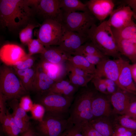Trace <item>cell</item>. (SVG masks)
I'll return each mask as SVG.
<instances>
[{"label":"cell","instance_id":"681fc988","mask_svg":"<svg viewBox=\"0 0 136 136\" xmlns=\"http://www.w3.org/2000/svg\"><path fill=\"white\" fill-rule=\"evenodd\" d=\"M22 136H37V135L30 127L28 130L23 134Z\"/></svg>","mask_w":136,"mask_h":136},{"label":"cell","instance_id":"5b68a950","mask_svg":"<svg viewBox=\"0 0 136 136\" xmlns=\"http://www.w3.org/2000/svg\"><path fill=\"white\" fill-rule=\"evenodd\" d=\"M96 19L89 11L63 12L61 23L65 29L87 37L88 31L95 24Z\"/></svg>","mask_w":136,"mask_h":136},{"label":"cell","instance_id":"f907efd6","mask_svg":"<svg viewBox=\"0 0 136 136\" xmlns=\"http://www.w3.org/2000/svg\"><path fill=\"white\" fill-rule=\"evenodd\" d=\"M131 68L133 80L136 83V63L131 65Z\"/></svg>","mask_w":136,"mask_h":136},{"label":"cell","instance_id":"7c38bea8","mask_svg":"<svg viewBox=\"0 0 136 136\" xmlns=\"http://www.w3.org/2000/svg\"><path fill=\"white\" fill-rule=\"evenodd\" d=\"M88 40L87 37L64 29L63 34L58 46L67 54L72 55Z\"/></svg>","mask_w":136,"mask_h":136},{"label":"cell","instance_id":"5bb4252c","mask_svg":"<svg viewBox=\"0 0 136 136\" xmlns=\"http://www.w3.org/2000/svg\"><path fill=\"white\" fill-rule=\"evenodd\" d=\"M134 14L129 6H121L113 10L107 21L112 28L120 29L126 25L132 20Z\"/></svg>","mask_w":136,"mask_h":136},{"label":"cell","instance_id":"ee69618b","mask_svg":"<svg viewBox=\"0 0 136 136\" xmlns=\"http://www.w3.org/2000/svg\"><path fill=\"white\" fill-rule=\"evenodd\" d=\"M10 114L7 109L6 117L2 124L3 131L8 136L10 132L11 126Z\"/></svg>","mask_w":136,"mask_h":136},{"label":"cell","instance_id":"7dc6e473","mask_svg":"<svg viewBox=\"0 0 136 136\" xmlns=\"http://www.w3.org/2000/svg\"><path fill=\"white\" fill-rule=\"evenodd\" d=\"M12 67L16 74L20 79H21L25 75L29 69V68H27L19 69Z\"/></svg>","mask_w":136,"mask_h":136},{"label":"cell","instance_id":"9a60e30c","mask_svg":"<svg viewBox=\"0 0 136 136\" xmlns=\"http://www.w3.org/2000/svg\"><path fill=\"white\" fill-rule=\"evenodd\" d=\"M103 94L97 92L92 99L91 108L93 119L108 117L112 113L110 101Z\"/></svg>","mask_w":136,"mask_h":136},{"label":"cell","instance_id":"44dd1931","mask_svg":"<svg viewBox=\"0 0 136 136\" xmlns=\"http://www.w3.org/2000/svg\"><path fill=\"white\" fill-rule=\"evenodd\" d=\"M41 55V58L56 64L65 62L70 56L61 49L58 46L45 47V50Z\"/></svg>","mask_w":136,"mask_h":136},{"label":"cell","instance_id":"4dcf8cb0","mask_svg":"<svg viewBox=\"0 0 136 136\" xmlns=\"http://www.w3.org/2000/svg\"><path fill=\"white\" fill-rule=\"evenodd\" d=\"M28 50V54L30 56L36 54H42L45 49V47L38 39H32L27 45Z\"/></svg>","mask_w":136,"mask_h":136},{"label":"cell","instance_id":"ba28073f","mask_svg":"<svg viewBox=\"0 0 136 136\" xmlns=\"http://www.w3.org/2000/svg\"><path fill=\"white\" fill-rule=\"evenodd\" d=\"M64 31L61 22L50 19H46L40 25L37 31V39L45 47L58 46Z\"/></svg>","mask_w":136,"mask_h":136},{"label":"cell","instance_id":"603a6c76","mask_svg":"<svg viewBox=\"0 0 136 136\" xmlns=\"http://www.w3.org/2000/svg\"><path fill=\"white\" fill-rule=\"evenodd\" d=\"M118 50L121 54L135 63V50L136 41L115 39Z\"/></svg>","mask_w":136,"mask_h":136},{"label":"cell","instance_id":"277c9868","mask_svg":"<svg viewBox=\"0 0 136 136\" xmlns=\"http://www.w3.org/2000/svg\"><path fill=\"white\" fill-rule=\"evenodd\" d=\"M0 92L7 100L18 99L28 92L13 67L4 64L0 68Z\"/></svg>","mask_w":136,"mask_h":136},{"label":"cell","instance_id":"3957f363","mask_svg":"<svg viewBox=\"0 0 136 136\" xmlns=\"http://www.w3.org/2000/svg\"><path fill=\"white\" fill-rule=\"evenodd\" d=\"M72 104L69 111L68 120L74 125H80L83 122L93 119L91 103L93 97L97 92L88 86L81 87Z\"/></svg>","mask_w":136,"mask_h":136},{"label":"cell","instance_id":"74e56055","mask_svg":"<svg viewBox=\"0 0 136 136\" xmlns=\"http://www.w3.org/2000/svg\"><path fill=\"white\" fill-rule=\"evenodd\" d=\"M91 81L97 91L104 94H108L107 86L103 78L94 76Z\"/></svg>","mask_w":136,"mask_h":136},{"label":"cell","instance_id":"1f68e13d","mask_svg":"<svg viewBox=\"0 0 136 136\" xmlns=\"http://www.w3.org/2000/svg\"><path fill=\"white\" fill-rule=\"evenodd\" d=\"M118 117L117 118V125L136 131V119L125 115H121Z\"/></svg>","mask_w":136,"mask_h":136},{"label":"cell","instance_id":"52a82bcc","mask_svg":"<svg viewBox=\"0 0 136 136\" xmlns=\"http://www.w3.org/2000/svg\"><path fill=\"white\" fill-rule=\"evenodd\" d=\"M38 103L43 106L45 111L66 115L74 97H69L53 93L49 90L37 93Z\"/></svg>","mask_w":136,"mask_h":136},{"label":"cell","instance_id":"11a10c76","mask_svg":"<svg viewBox=\"0 0 136 136\" xmlns=\"http://www.w3.org/2000/svg\"><path fill=\"white\" fill-rule=\"evenodd\" d=\"M135 95H136V94H135Z\"/></svg>","mask_w":136,"mask_h":136},{"label":"cell","instance_id":"83f0119b","mask_svg":"<svg viewBox=\"0 0 136 136\" xmlns=\"http://www.w3.org/2000/svg\"><path fill=\"white\" fill-rule=\"evenodd\" d=\"M40 25L32 21L21 30L19 36L21 42L23 44L27 45L32 39L33 29L40 26Z\"/></svg>","mask_w":136,"mask_h":136},{"label":"cell","instance_id":"ab89813d","mask_svg":"<svg viewBox=\"0 0 136 136\" xmlns=\"http://www.w3.org/2000/svg\"><path fill=\"white\" fill-rule=\"evenodd\" d=\"M135 133L136 131L117 125L114 129L112 136H133Z\"/></svg>","mask_w":136,"mask_h":136},{"label":"cell","instance_id":"8992f818","mask_svg":"<svg viewBox=\"0 0 136 136\" xmlns=\"http://www.w3.org/2000/svg\"><path fill=\"white\" fill-rule=\"evenodd\" d=\"M66 115L45 111L37 126L40 136H60L70 124Z\"/></svg>","mask_w":136,"mask_h":136},{"label":"cell","instance_id":"816d5d0a","mask_svg":"<svg viewBox=\"0 0 136 136\" xmlns=\"http://www.w3.org/2000/svg\"><path fill=\"white\" fill-rule=\"evenodd\" d=\"M135 63H136V45L135 50Z\"/></svg>","mask_w":136,"mask_h":136},{"label":"cell","instance_id":"836d02e7","mask_svg":"<svg viewBox=\"0 0 136 136\" xmlns=\"http://www.w3.org/2000/svg\"><path fill=\"white\" fill-rule=\"evenodd\" d=\"M79 55L84 57L90 63L96 65L106 58L107 56H101L86 54L82 51L78 49L74 54L73 55Z\"/></svg>","mask_w":136,"mask_h":136},{"label":"cell","instance_id":"7bdbcfd3","mask_svg":"<svg viewBox=\"0 0 136 136\" xmlns=\"http://www.w3.org/2000/svg\"><path fill=\"white\" fill-rule=\"evenodd\" d=\"M7 100L6 97L0 92V121L2 124L6 116L7 109L6 102Z\"/></svg>","mask_w":136,"mask_h":136},{"label":"cell","instance_id":"d590c367","mask_svg":"<svg viewBox=\"0 0 136 136\" xmlns=\"http://www.w3.org/2000/svg\"><path fill=\"white\" fill-rule=\"evenodd\" d=\"M80 125L83 136H103L95 129L88 121L83 122Z\"/></svg>","mask_w":136,"mask_h":136},{"label":"cell","instance_id":"d4e9b609","mask_svg":"<svg viewBox=\"0 0 136 136\" xmlns=\"http://www.w3.org/2000/svg\"><path fill=\"white\" fill-rule=\"evenodd\" d=\"M107 117L94 118L89 122L91 126L103 136H112L114 129Z\"/></svg>","mask_w":136,"mask_h":136},{"label":"cell","instance_id":"6da1fadb","mask_svg":"<svg viewBox=\"0 0 136 136\" xmlns=\"http://www.w3.org/2000/svg\"><path fill=\"white\" fill-rule=\"evenodd\" d=\"M35 13L28 0H1L0 27L13 32L22 29L32 21Z\"/></svg>","mask_w":136,"mask_h":136},{"label":"cell","instance_id":"9f6ffc18","mask_svg":"<svg viewBox=\"0 0 136 136\" xmlns=\"http://www.w3.org/2000/svg\"></svg>","mask_w":136,"mask_h":136},{"label":"cell","instance_id":"db71d44e","mask_svg":"<svg viewBox=\"0 0 136 136\" xmlns=\"http://www.w3.org/2000/svg\"><path fill=\"white\" fill-rule=\"evenodd\" d=\"M133 136H136V133Z\"/></svg>","mask_w":136,"mask_h":136},{"label":"cell","instance_id":"f5cc1de1","mask_svg":"<svg viewBox=\"0 0 136 136\" xmlns=\"http://www.w3.org/2000/svg\"><path fill=\"white\" fill-rule=\"evenodd\" d=\"M133 17L136 20V13H134Z\"/></svg>","mask_w":136,"mask_h":136},{"label":"cell","instance_id":"7402d4cb","mask_svg":"<svg viewBox=\"0 0 136 136\" xmlns=\"http://www.w3.org/2000/svg\"><path fill=\"white\" fill-rule=\"evenodd\" d=\"M78 89L69 80L63 79L55 82L49 90L55 93L72 97Z\"/></svg>","mask_w":136,"mask_h":136},{"label":"cell","instance_id":"c3c4849f","mask_svg":"<svg viewBox=\"0 0 136 136\" xmlns=\"http://www.w3.org/2000/svg\"><path fill=\"white\" fill-rule=\"evenodd\" d=\"M124 2L130 7L134 13H136V0H126Z\"/></svg>","mask_w":136,"mask_h":136},{"label":"cell","instance_id":"8fae6325","mask_svg":"<svg viewBox=\"0 0 136 136\" xmlns=\"http://www.w3.org/2000/svg\"><path fill=\"white\" fill-rule=\"evenodd\" d=\"M60 0H40L35 10V13L44 20L50 19L61 23L63 12L60 8Z\"/></svg>","mask_w":136,"mask_h":136},{"label":"cell","instance_id":"cb8c5ba5","mask_svg":"<svg viewBox=\"0 0 136 136\" xmlns=\"http://www.w3.org/2000/svg\"><path fill=\"white\" fill-rule=\"evenodd\" d=\"M112 29L115 39L136 41V24L133 20L121 28Z\"/></svg>","mask_w":136,"mask_h":136},{"label":"cell","instance_id":"e0dca14e","mask_svg":"<svg viewBox=\"0 0 136 136\" xmlns=\"http://www.w3.org/2000/svg\"><path fill=\"white\" fill-rule=\"evenodd\" d=\"M39 64L44 72L55 82L63 79L67 74L65 62L56 64L41 58Z\"/></svg>","mask_w":136,"mask_h":136},{"label":"cell","instance_id":"f1b7e54d","mask_svg":"<svg viewBox=\"0 0 136 136\" xmlns=\"http://www.w3.org/2000/svg\"><path fill=\"white\" fill-rule=\"evenodd\" d=\"M68 76L70 82L78 88L87 86L88 83L91 81L94 77L92 75L89 77H85L69 73Z\"/></svg>","mask_w":136,"mask_h":136},{"label":"cell","instance_id":"7a4b0ae2","mask_svg":"<svg viewBox=\"0 0 136 136\" xmlns=\"http://www.w3.org/2000/svg\"><path fill=\"white\" fill-rule=\"evenodd\" d=\"M87 37L105 55L115 59L121 57L112 28L107 20L98 25H93L88 31Z\"/></svg>","mask_w":136,"mask_h":136},{"label":"cell","instance_id":"4fadbf2b","mask_svg":"<svg viewBox=\"0 0 136 136\" xmlns=\"http://www.w3.org/2000/svg\"><path fill=\"white\" fill-rule=\"evenodd\" d=\"M85 4L89 11L101 23L110 16L115 6L112 0H90Z\"/></svg>","mask_w":136,"mask_h":136},{"label":"cell","instance_id":"2e32d148","mask_svg":"<svg viewBox=\"0 0 136 136\" xmlns=\"http://www.w3.org/2000/svg\"><path fill=\"white\" fill-rule=\"evenodd\" d=\"M9 105L12 110V115L20 129L21 134H23L31 127L29 117L26 112L20 106L18 99L11 100L9 103Z\"/></svg>","mask_w":136,"mask_h":136},{"label":"cell","instance_id":"bcb514c9","mask_svg":"<svg viewBox=\"0 0 136 136\" xmlns=\"http://www.w3.org/2000/svg\"><path fill=\"white\" fill-rule=\"evenodd\" d=\"M11 126L10 131L8 136H19L21 131L15 123L12 114H10Z\"/></svg>","mask_w":136,"mask_h":136},{"label":"cell","instance_id":"ffe728a7","mask_svg":"<svg viewBox=\"0 0 136 136\" xmlns=\"http://www.w3.org/2000/svg\"><path fill=\"white\" fill-rule=\"evenodd\" d=\"M55 82L44 72L39 64L36 66L32 91L38 93L49 90Z\"/></svg>","mask_w":136,"mask_h":136},{"label":"cell","instance_id":"484cf974","mask_svg":"<svg viewBox=\"0 0 136 136\" xmlns=\"http://www.w3.org/2000/svg\"><path fill=\"white\" fill-rule=\"evenodd\" d=\"M73 65L85 72L86 73L93 75L95 74V65L90 63L83 56L79 55H70L67 60Z\"/></svg>","mask_w":136,"mask_h":136},{"label":"cell","instance_id":"f6af8a7d","mask_svg":"<svg viewBox=\"0 0 136 136\" xmlns=\"http://www.w3.org/2000/svg\"><path fill=\"white\" fill-rule=\"evenodd\" d=\"M124 115L136 119V100L131 101Z\"/></svg>","mask_w":136,"mask_h":136},{"label":"cell","instance_id":"4316f807","mask_svg":"<svg viewBox=\"0 0 136 136\" xmlns=\"http://www.w3.org/2000/svg\"><path fill=\"white\" fill-rule=\"evenodd\" d=\"M60 6L65 12L89 11L86 4L79 0H60Z\"/></svg>","mask_w":136,"mask_h":136},{"label":"cell","instance_id":"ac0fdd59","mask_svg":"<svg viewBox=\"0 0 136 136\" xmlns=\"http://www.w3.org/2000/svg\"><path fill=\"white\" fill-rule=\"evenodd\" d=\"M131 64L124 59L122 61L119 77L120 85L130 93L136 94V86L133 79Z\"/></svg>","mask_w":136,"mask_h":136},{"label":"cell","instance_id":"30bf717a","mask_svg":"<svg viewBox=\"0 0 136 136\" xmlns=\"http://www.w3.org/2000/svg\"><path fill=\"white\" fill-rule=\"evenodd\" d=\"M28 56L22 47L15 44H6L0 48V60L8 66H14L18 62L25 60Z\"/></svg>","mask_w":136,"mask_h":136},{"label":"cell","instance_id":"60d3db41","mask_svg":"<svg viewBox=\"0 0 136 136\" xmlns=\"http://www.w3.org/2000/svg\"><path fill=\"white\" fill-rule=\"evenodd\" d=\"M35 61L33 57L28 55L27 58L25 60L18 62L12 67L19 69L30 68L33 66Z\"/></svg>","mask_w":136,"mask_h":136},{"label":"cell","instance_id":"e575fe53","mask_svg":"<svg viewBox=\"0 0 136 136\" xmlns=\"http://www.w3.org/2000/svg\"><path fill=\"white\" fill-rule=\"evenodd\" d=\"M30 111L32 118L38 122L42 120L45 112L44 107L38 103L33 104Z\"/></svg>","mask_w":136,"mask_h":136},{"label":"cell","instance_id":"8d00e7d4","mask_svg":"<svg viewBox=\"0 0 136 136\" xmlns=\"http://www.w3.org/2000/svg\"><path fill=\"white\" fill-rule=\"evenodd\" d=\"M60 136H83L80 125L71 123Z\"/></svg>","mask_w":136,"mask_h":136},{"label":"cell","instance_id":"9c48e42d","mask_svg":"<svg viewBox=\"0 0 136 136\" xmlns=\"http://www.w3.org/2000/svg\"><path fill=\"white\" fill-rule=\"evenodd\" d=\"M123 59L121 57L114 59H109L108 57L106 58L96 65V71L94 76L110 79L114 81L119 88L127 92L120 85L119 81Z\"/></svg>","mask_w":136,"mask_h":136},{"label":"cell","instance_id":"f35d334b","mask_svg":"<svg viewBox=\"0 0 136 136\" xmlns=\"http://www.w3.org/2000/svg\"><path fill=\"white\" fill-rule=\"evenodd\" d=\"M65 64L67 74L71 73L85 77H89L94 75L86 73L81 69L73 65L68 60L65 62Z\"/></svg>","mask_w":136,"mask_h":136},{"label":"cell","instance_id":"f546056e","mask_svg":"<svg viewBox=\"0 0 136 136\" xmlns=\"http://www.w3.org/2000/svg\"><path fill=\"white\" fill-rule=\"evenodd\" d=\"M36 66H32L20 80L26 90L28 92L32 90L33 84L36 72Z\"/></svg>","mask_w":136,"mask_h":136},{"label":"cell","instance_id":"d6a6232c","mask_svg":"<svg viewBox=\"0 0 136 136\" xmlns=\"http://www.w3.org/2000/svg\"><path fill=\"white\" fill-rule=\"evenodd\" d=\"M90 41L86 42L78 49L88 54L101 56H107L104 55L92 42Z\"/></svg>","mask_w":136,"mask_h":136},{"label":"cell","instance_id":"b9f144b4","mask_svg":"<svg viewBox=\"0 0 136 136\" xmlns=\"http://www.w3.org/2000/svg\"><path fill=\"white\" fill-rule=\"evenodd\" d=\"M19 104L26 112L30 111L33 105L31 98L27 95L23 96L20 98Z\"/></svg>","mask_w":136,"mask_h":136},{"label":"cell","instance_id":"d6986e66","mask_svg":"<svg viewBox=\"0 0 136 136\" xmlns=\"http://www.w3.org/2000/svg\"><path fill=\"white\" fill-rule=\"evenodd\" d=\"M127 93L128 92L119 88L111 94L110 100L116 113L124 115L131 102L130 97Z\"/></svg>","mask_w":136,"mask_h":136}]
</instances>
